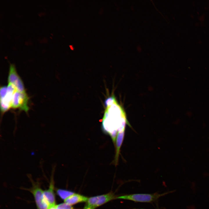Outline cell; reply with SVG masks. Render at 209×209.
<instances>
[{
  "instance_id": "6da1fadb",
  "label": "cell",
  "mask_w": 209,
  "mask_h": 209,
  "mask_svg": "<svg viewBox=\"0 0 209 209\" xmlns=\"http://www.w3.org/2000/svg\"><path fill=\"white\" fill-rule=\"evenodd\" d=\"M105 109L102 120V128L111 138L114 145L117 141H123L126 124L131 126L123 107L113 96L105 100Z\"/></svg>"
},
{
  "instance_id": "7a4b0ae2",
  "label": "cell",
  "mask_w": 209,
  "mask_h": 209,
  "mask_svg": "<svg viewBox=\"0 0 209 209\" xmlns=\"http://www.w3.org/2000/svg\"><path fill=\"white\" fill-rule=\"evenodd\" d=\"M16 91L15 87L10 84L1 87L0 109L2 114L11 108L13 96Z\"/></svg>"
},
{
  "instance_id": "3957f363",
  "label": "cell",
  "mask_w": 209,
  "mask_h": 209,
  "mask_svg": "<svg viewBox=\"0 0 209 209\" xmlns=\"http://www.w3.org/2000/svg\"><path fill=\"white\" fill-rule=\"evenodd\" d=\"M167 193L134 194L120 196L116 197V199L127 200L136 202L150 203L156 201L160 197Z\"/></svg>"
},
{
  "instance_id": "277c9868",
  "label": "cell",
  "mask_w": 209,
  "mask_h": 209,
  "mask_svg": "<svg viewBox=\"0 0 209 209\" xmlns=\"http://www.w3.org/2000/svg\"><path fill=\"white\" fill-rule=\"evenodd\" d=\"M29 97L26 92H21L17 90L13 96L11 108L18 109L28 113L29 109Z\"/></svg>"
},
{
  "instance_id": "5b68a950",
  "label": "cell",
  "mask_w": 209,
  "mask_h": 209,
  "mask_svg": "<svg viewBox=\"0 0 209 209\" xmlns=\"http://www.w3.org/2000/svg\"><path fill=\"white\" fill-rule=\"evenodd\" d=\"M8 80V83L14 86L17 91L21 92H26L23 82L18 74L13 64H10Z\"/></svg>"
},
{
  "instance_id": "8992f818",
  "label": "cell",
  "mask_w": 209,
  "mask_h": 209,
  "mask_svg": "<svg viewBox=\"0 0 209 209\" xmlns=\"http://www.w3.org/2000/svg\"><path fill=\"white\" fill-rule=\"evenodd\" d=\"M37 205V209H48L49 205L44 194L40 188L36 187L32 190Z\"/></svg>"
},
{
  "instance_id": "52a82bcc",
  "label": "cell",
  "mask_w": 209,
  "mask_h": 209,
  "mask_svg": "<svg viewBox=\"0 0 209 209\" xmlns=\"http://www.w3.org/2000/svg\"><path fill=\"white\" fill-rule=\"evenodd\" d=\"M88 198L81 195L74 194L64 200L65 203L70 205L83 202L87 201Z\"/></svg>"
},
{
  "instance_id": "ba28073f",
  "label": "cell",
  "mask_w": 209,
  "mask_h": 209,
  "mask_svg": "<svg viewBox=\"0 0 209 209\" xmlns=\"http://www.w3.org/2000/svg\"><path fill=\"white\" fill-rule=\"evenodd\" d=\"M96 202L95 205L96 207L99 206L112 199H116L114 194L112 193L96 196Z\"/></svg>"
},
{
  "instance_id": "9c48e42d",
  "label": "cell",
  "mask_w": 209,
  "mask_h": 209,
  "mask_svg": "<svg viewBox=\"0 0 209 209\" xmlns=\"http://www.w3.org/2000/svg\"><path fill=\"white\" fill-rule=\"evenodd\" d=\"M44 194L49 203V207L55 205L53 186L52 183L50 184L49 189L44 191Z\"/></svg>"
},
{
  "instance_id": "30bf717a",
  "label": "cell",
  "mask_w": 209,
  "mask_h": 209,
  "mask_svg": "<svg viewBox=\"0 0 209 209\" xmlns=\"http://www.w3.org/2000/svg\"><path fill=\"white\" fill-rule=\"evenodd\" d=\"M57 193L62 199L64 200L74 194L73 192L62 189L57 190Z\"/></svg>"
},
{
  "instance_id": "8fae6325",
  "label": "cell",
  "mask_w": 209,
  "mask_h": 209,
  "mask_svg": "<svg viewBox=\"0 0 209 209\" xmlns=\"http://www.w3.org/2000/svg\"><path fill=\"white\" fill-rule=\"evenodd\" d=\"M57 209H73L71 205L65 203L57 205Z\"/></svg>"
},
{
  "instance_id": "7c38bea8",
  "label": "cell",
  "mask_w": 209,
  "mask_h": 209,
  "mask_svg": "<svg viewBox=\"0 0 209 209\" xmlns=\"http://www.w3.org/2000/svg\"><path fill=\"white\" fill-rule=\"evenodd\" d=\"M96 208L95 207L90 206L87 204L84 208L83 209H94Z\"/></svg>"
},
{
  "instance_id": "4fadbf2b",
  "label": "cell",
  "mask_w": 209,
  "mask_h": 209,
  "mask_svg": "<svg viewBox=\"0 0 209 209\" xmlns=\"http://www.w3.org/2000/svg\"></svg>"
}]
</instances>
